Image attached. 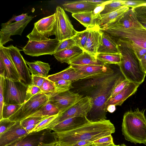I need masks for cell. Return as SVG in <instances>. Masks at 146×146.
Instances as JSON below:
<instances>
[{"mask_svg": "<svg viewBox=\"0 0 146 146\" xmlns=\"http://www.w3.org/2000/svg\"><path fill=\"white\" fill-rule=\"evenodd\" d=\"M115 128L110 120L89 122L74 129L64 132H52L58 146H71L77 142L88 140L93 141L113 133Z\"/></svg>", "mask_w": 146, "mask_h": 146, "instance_id": "obj_1", "label": "cell"}, {"mask_svg": "<svg viewBox=\"0 0 146 146\" xmlns=\"http://www.w3.org/2000/svg\"><path fill=\"white\" fill-rule=\"evenodd\" d=\"M126 79L121 71L106 77L100 82L98 88L92 97V108L86 118L90 122H95L106 119V104L115 86Z\"/></svg>", "mask_w": 146, "mask_h": 146, "instance_id": "obj_2", "label": "cell"}, {"mask_svg": "<svg viewBox=\"0 0 146 146\" xmlns=\"http://www.w3.org/2000/svg\"><path fill=\"white\" fill-rule=\"evenodd\" d=\"M117 43L121 55L120 70L129 82L139 85L144 81L146 74L135 54L129 41L121 38Z\"/></svg>", "mask_w": 146, "mask_h": 146, "instance_id": "obj_3", "label": "cell"}, {"mask_svg": "<svg viewBox=\"0 0 146 146\" xmlns=\"http://www.w3.org/2000/svg\"><path fill=\"white\" fill-rule=\"evenodd\" d=\"M145 110L137 108L124 114L122 123V134L127 141L146 145V118Z\"/></svg>", "mask_w": 146, "mask_h": 146, "instance_id": "obj_4", "label": "cell"}, {"mask_svg": "<svg viewBox=\"0 0 146 146\" xmlns=\"http://www.w3.org/2000/svg\"><path fill=\"white\" fill-rule=\"evenodd\" d=\"M100 30L114 39L126 40L146 48V29L144 27L125 29L115 24Z\"/></svg>", "mask_w": 146, "mask_h": 146, "instance_id": "obj_5", "label": "cell"}, {"mask_svg": "<svg viewBox=\"0 0 146 146\" xmlns=\"http://www.w3.org/2000/svg\"><path fill=\"white\" fill-rule=\"evenodd\" d=\"M92 100L90 96L82 97L79 101L63 112L47 125L44 129H51L56 125L67 119L76 116L87 117L91 110Z\"/></svg>", "mask_w": 146, "mask_h": 146, "instance_id": "obj_6", "label": "cell"}, {"mask_svg": "<svg viewBox=\"0 0 146 146\" xmlns=\"http://www.w3.org/2000/svg\"><path fill=\"white\" fill-rule=\"evenodd\" d=\"M27 86L22 82L5 78L4 104L22 105L25 102Z\"/></svg>", "mask_w": 146, "mask_h": 146, "instance_id": "obj_7", "label": "cell"}, {"mask_svg": "<svg viewBox=\"0 0 146 146\" xmlns=\"http://www.w3.org/2000/svg\"><path fill=\"white\" fill-rule=\"evenodd\" d=\"M48 101V97L47 94H38L23 104L9 119L16 122H20L35 113Z\"/></svg>", "mask_w": 146, "mask_h": 146, "instance_id": "obj_8", "label": "cell"}, {"mask_svg": "<svg viewBox=\"0 0 146 146\" xmlns=\"http://www.w3.org/2000/svg\"><path fill=\"white\" fill-rule=\"evenodd\" d=\"M56 33L55 38L60 41L72 38L77 31L73 26L64 9L58 6L56 8Z\"/></svg>", "mask_w": 146, "mask_h": 146, "instance_id": "obj_9", "label": "cell"}, {"mask_svg": "<svg viewBox=\"0 0 146 146\" xmlns=\"http://www.w3.org/2000/svg\"><path fill=\"white\" fill-rule=\"evenodd\" d=\"M60 42L56 38L39 41H29L22 50L26 54L32 56L52 55L55 53Z\"/></svg>", "mask_w": 146, "mask_h": 146, "instance_id": "obj_10", "label": "cell"}, {"mask_svg": "<svg viewBox=\"0 0 146 146\" xmlns=\"http://www.w3.org/2000/svg\"><path fill=\"white\" fill-rule=\"evenodd\" d=\"M55 141L51 130L46 129L29 133L7 146H38L42 143H49Z\"/></svg>", "mask_w": 146, "mask_h": 146, "instance_id": "obj_11", "label": "cell"}, {"mask_svg": "<svg viewBox=\"0 0 146 146\" xmlns=\"http://www.w3.org/2000/svg\"><path fill=\"white\" fill-rule=\"evenodd\" d=\"M46 94L48 96L49 102L58 109L59 113L68 109L83 97V95L70 90Z\"/></svg>", "mask_w": 146, "mask_h": 146, "instance_id": "obj_12", "label": "cell"}, {"mask_svg": "<svg viewBox=\"0 0 146 146\" xmlns=\"http://www.w3.org/2000/svg\"><path fill=\"white\" fill-rule=\"evenodd\" d=\"M7 52L18 73L21 81L27 86L31 84L30 71L20 53V50L13 45L6 47Z\"/></svg>", "mask_w": 146, "mask_h": 146, "instance_id": "obj_13", "label": "cell"}, {"mask_svg": "<svg viewBox=\"0 0 146 146\" xmlns=\"http://www.w3.org/2000/svg\"><path fill=\"white\" fill-rule=\"evenodd\" d=\"M34 17L29 16L27 18L21 21L2 23L0 31V45H3L9 41H13L10 38L11 35H21L25 27Z\"/></svg>", "mask_w": 146, "mask_h": 146, "instance_id": "obj_14", "label": "cell"}, {"mask_svg": "<svg viewBox=\"0 0 146 146\" xmlns=\"http://www.w3.org/2000/svg\"><path fill=\"white\" fill-rule=\"evenodd\" d=\"M96 78H99L94 76L79 72L70 65L62 71L48 75L46 77L47 79L54 82L61 80H70L74 82L84 79Z\"/></svg>", "mask_w": 146, "mask_h": 146, "instance_id": "obj_15", "label": "cell"}, {"mask_svg": "<svg viewBox=\"0 0 146 146\" xmlns=\"http://www.w3.org/2000/svg\"><path fill=\"white\" fill-rule=\"evenodd\" d=\"M77 71L86 74L94 76L99 78H104L115 72L108 64L104 65H70Z\"/></svg>", "mask_w": 146, "mask_h": 146, "instance_id": "obj_16", "label": "cell"}, {"mask_svg": "<svg viewBox=\"0 0 146 146\" xmlns=\"http://www.w3.org/2000/svg\"><path fill=\"white\" fill-rule=\"evenodd\" d=\"M28 134L21 125L20 122H17L0 135V146H7Z\"/></svg>", "mask_w": 146, "mask_h": 146, "instance_id": "obj_17", "label": "cell"}, {"mask_svg": "<svg viewBox=\"0 0 146 146\" xmlns=\"http://www.w3.org/2000/svg\"><path fill=\"white\" fill-rule=\"evenodd\" d=\"M89 29L88 37L84 51L96 58L98 49L102 44L103 31L97 26Z\"/></svg>", "mask_w": 146, "mask_h": 146, "instance_id": "obj_18", "label": "cell"}, {"mask_svg": "<svg viewBox=\"0 0 146 146\" xmlns=\"http://www.w3.org/2000/svg\"><path fill=\"white\" fill-rule=\"evenodd\" d=\"M129 9V7L124 6L113 12L100 15L95 19L97 26L102 29L115 24Z\"/></svg>", "mask_w": 146, "mask_h": 146, "instance_id": "obj_19", "label": "cell"}, {"mask_svg": "<svg viewBox=\"0 0 146 146\" xmlns=\"http://www.w3.org/2000/svg\"><path fill=\"white\" fill-rule=\"evenodd\" d=\"M34 26L39 32L48 38L56 33V14L43 18L35 23Z\"/></svg>", "mask_w": 146, "mask_h": 146, "instance_id": "obj_20", "label": "cell"}, {"mask_svg": "<svg viewBox=\"0 0 146 146\" xmlns=\"http://www.w3.org/2000/svg\"><path fill=\"white\" fill-rule=\"evenodd\" d=\"M89 122L86 117H74L66 119L57 124L51 130L55 132L69 131L81 126Z\"/></svg>", "mask_w": 146, "mask_h": 146, "instance_id": "obj_21", "label": "cell"}, {"mask_svg": "<svg viewBox=\"0 0 146 146\" xmlns=\"http://www.w3.org/2000/svg\"><path fill=\"white\" fill-rule=\"evenodd\" d=\"M0 58L3 62L6 70L5 78L13 81H21V78L17 69L7 50L6 47L0 45Z\"/></svg>", "mask_w": 146, "mask_h": 146, "instance_id": "obj_22", "label": "cell"}, {"mask_svg": "<svg viewBox=\"0 0 146 146\" xmlns=\"http://www.w3.org/2000/svg\"><path fill=\"white\" fill-rule=\"evenodd\" d=\"M139 85V84L130 82L121 92L114 97L109 99L106 104V108L110 105H113L115 106H121L127 98L136 92Z\"/></svg>", "mask_w": 146, "mask_h": 146, "instance_id": "obj_23", "label": "cell"}, {"mask_svg": "<svg viewBox=\"0 0 146 146\" xmlns=\"http://www.w3.org/2000/svg\"><path fill=\"white\" fill-rule=\"evenodd\" d=\"M98 5L88 2L86 0L65 3L62 5L65 10L72 14L93 11Z\"/></svg>", "mask_w": 146, "mask_h": 146, "instance_id": "obj_24", "label": "cell"}, {"mask_svg": "<svg viewBox=\"0 0 146 146\" xmlns=\"http://www.w3.org/2000/svg\"><path fill=\"white\" fill-rule=\"evenodd\" d=\"M98 53H120L116 40L109 34L103 31L102 44L98 49Z\"/></svg>", "mask_w": 146, "mask_h": 146, "instance_id": "obj_25", "label": "cell"}, {"mask_svg": "<svg viewBox=\"0 0 146 146\" xmlns=\"http://www.w3.org/2000/svg\"><path fill=\"white\" fill-rule=\"evenodd\" d=\"M84 51L77 45L54 53L53 55L56 59L61 63L68 64L73 58L79 55Z\"/></svg>", "mask_w": 146, "mask_h": 146, "instance_id": "obj_26", "label": "cell"}, {"mask_svg": "<svg viewBox=\"0 0 146 146\" xmlns=\"http://www.w3.org/2000/svg\"><path fill=\"white\" fill-rule=\"evenodd\" d=\"M115 24L125 29L144 27L138 21L132 8H129Z\"/></svg>", "mask_w": 146, "mask_h": 146, "instance_id": "obj_27", "label": "cell"}, {"mask_svg": "<svg viewBox=\"0 0 146 146\" xmlns=\"http://www.w3.org/2000/svg\"><path fill=\"white\" fill-rule=\"evenodd\" d=\"M68 64L76 65H105L85 51L71 59Z\"/></svg>", "mask_w": 146, "mask_h": 146, "instance_id": "obj_28", "label": "cell"}, {"mask_svg": "<svg viewBox=\"0 0 146 146\" xmlns=\"http://www.w3.org/2000/svg\"><path fill=\"white\" fill-rule=\"evenodd\" d=\"M26 64L29 66L31 74L38 75L46 78L50 70V65L40 61L29 62L25 60Z\"/></svg>", "mask_w": 146, "mask_h": 146, "instance_id": "obj_29", "label": "cell"}, {"mask_svg": "<svg viewBox=\"0 0 146 146\" xmlns=\"http://www.w3.org/2000/svg\"><path fill=\"white\" fill-rule=\"evenodd\" d=\"M72 15L86 29H92L97 26L93 11L72 14Z\"/></svg>", "mask_w": 146, "mask_h": 146, "instance_id": "obj_30", "label": "cell"}, {"mask_svg": "<svg viewBox=\"0 0 146 146\" xmlns=\"http://www.w3.org/2000/svg\"><path fill=\"white\" fill-rule=\"evenodd\" d=\"M59 113L58 109L48 101L38 111L28 117L50 116L57 115Z\"/></svg>", "mask_w": 146, "mask_h": 146, "instance_id": "obj_31", "label": "cell"}, {"mask_svg": "<svg viewBox=\"0 0 146 146\" xmlns=\"http://www.w3.org/2000/svg\"><path fill=\"white\" fill-rule=\"evenodd\" d=\"M96 58L104 64H114L119 65L121 62V55L120 53H98Z\"/></svg>", "mask_w": 146, "mask_h": 146, "instance_id": "obj_32", "label": "cell"}, {"mask_svg": "<svg viewBox=\"0 0 146 146\" xmlns=\"http://www.w3.org/2000/svg\"><path fill=\"white\" fill-rule=\"evenodd\" d=\"M89 29H86L84 31H77L72 38L77 46L84 51L86 42L88 37Z\"/></svg>", "mask_w": 146, "mask_h": 146, "instance_id": "obj_33", "label": "cell"}, {"mask_svg": "<svg viewBox=\"0 0 146 146\" xmlns=\"http://www.w3.org/2000/svg\"><path fill=\"white\" fill-rule=\"evenodd\" d=\"M133 9L138 21L146 29V5L143 3Z\"/></svg>", "mask_w": 146, "mask_h": 146, "instance_id": "obj_34", "label": "cell"}, {"mask_svg": "<svg viewBox=\"0 0 146 146\" xmlns=\"http://www.w3.org/2000/svg\"><path fill=\"white\" fill-rule=\"evenodd\" d=\"M22 105L4 104L2 113V119L10 118L19 110Z\"/></svg>", "mask_w": 146, "mask_h": 146, "instance_id": "obj_35", "label": "cell"}, {"mask_svg": "<svg viewBox=\"0 0 146 146\" xmlns=\"http://www.w3.org/2000/svg\"><path fill=\"white\" fill-rule=\"evenodd\" d=\"M124 6L123 0H112L106 4L100 15L106 14L114 11Z\"/></svg>", "mask_w": 146, "mask_h": 146, "instance_id": "obj_36", "label": "cell"}, {"mask_svg": "<svg viewBox=\"0 0 146 146\" xmlns=\"http://www.w3.org/2000/svg\"><path fill=\"white\" fill-rule=\"evenodd\" d=\"M73 82L70 80H61L54 82L55 92H61L69 90L73 88L72 84Z\"/></svg>", "mask_w": 146, "mask_h": 146, "instance_id": "obj_37", "label": "cell"}, {"mask_svg": "<svg viewBox=\"0 0 146 146\" xmlns=\"http://www.w3.org/2000/svg\"><path fill=\"white\" fill-rule=\"evenodd\" d=\"M90 146H117L114 144L111 135L96 139L92 142Z\"/></svg>", "mask_w": 146, "mask_h": 146, "instance_id": "obj_38", "label": "cell"}, {"mask_svg": "<svg viewBox=\"0 0 146 146\" xmlns=\"http://www.w3.org/2000/svg\"><path fill=\"white\" fill-rule=\"evenodd\" d=\"M48 117L49 116L28 117L20 121V124L21 126L25 128L29 125H37Z\"/></svg>", "mask_w": 146, "mask_h": 146, "instance_id": "obj_39", "label": "cell"}, {"mask_svg": "<svg viewBox=\"0 0 146 146\" xmlns=\"http://www.w3.org/2000/svg\"><path fill=\"white\" fill-rule=\"evenodd\" d=\"M40 88L42 92L45 94L55 92L54 82L49 80L46 78Z\"/></svg>", "mask_w": 146, "mask_h": 146, "instance_id": "obj_40", "label": "cell"}, {"mask_svg": "<svg viewBox=\"0 0 146 146\" xmlns=\"http://www.w3.org/2000/svg\"><path fill=\"white\" fill-rule=\"evenodd\" d=\"M27 37L29 38V41H44L49 39V38L38 31L35 27L32 32Z\"/></svg>", "mask_w": 146, "mask_h": 146, "instance_id": "obj_41", "label": "cell"}, {"mask_svg": "<svg viewBox=\"0 0 146 146\" xmlns=\"http://www.w3.org/2000/svg\"><path fill=\"white\" fill-rule=\"evenodd\" d=\"M58 114L47 117L37 124L35 128L29 133L44 130V128L47 125L58 117Z\"/></svg>", "mask_w": 146, "mask_h": 146, "instance_id": "obj_42", "label": "cell"}, {"mask_svg": "<svg viewBox=\"0 0 146 146\" xmlns=\"http://www.w3.org/2000/svg\"><path fill=\"white\" fill-rule=\"evenodd\" d=\"M75 45H76L72 38L60 41L55 53L69 48Z\"/></svg>", "mask_w": 146, "mask_h": 146, "instance_id": "obj_43", "label": "cell"}, {"mask_svg": "<svg viewBox=\"0 0 146 146\" xmlns=\"http://www.w3.org/2000/svg\"><path fill=\"white\" fill-rule=\"evenodd\" d=\"M129 41V40H128ZM130 42L132 48L136 57L140 60L146 54V48L131 42Z\"/></svg>", "mask_w": 146, "mask_h": 146, "instance_id": "obj_44", "label": "cell"}, {"mask_svg": "<svg viewBox=\"0 0 146 146\" xmlns=\"http://www.w3.org/2000/svg\"><path fill=\"white\" fill-rule=\"evenodd\" d=\"M16 123L9 118H2L0 120V135L9 129Z\"/></svg>", "mask_w": 146, "mask_h": 146, "instance_id": "obj_45", "label": "cell"}, {"mask_svg": "<svg viewBox=\"0 0 146 146\" xmlns=\"http://www.w3.org/2000/svg\"><path fill=\"white\" fill-rule=\"evenodd\" d=\"M40 93H42L40 87L31 84H29L27 86L25 102L33 96Z\"/></svg>", "mask_w": 146, "mask_h": 146, "instance_id": "obj_46", "label": "cell"}, {"mask_svg": "<svg viewBox=\"0 0 146 146\" xmlns=\"http://www.w3.org/2000/svg\"><path fill=\"white\" fill-rule=\"evenodd\" d=\"M129 82L128 80L125 79L118 83L113 89L110 98L114 97L123 90Z\"/></svg>", "mask_w": 146, "mask_h": 146, "instance_id": "obj_47", "label": "cell"}, {"mask_svg": "<svg viewBox=\"0 0 146 146\" xmlns=\"http://www.w3.org/2000/svg\"><path fill=\"white\" fill-rule=\"evenodd\" d=\"M5 78L0 76V120L2 119V113L4 104V92Z\"/></svg>", "mask_w": 146, "mask_h": 146, "instance_id": "obj_48", "label": "cell"}, {"mask_svg": "<svg viewBox=\"0 0 146 146\" xmlns=\"http://www.w3.org/2000/svg\"><path fill=\"white\" fill-rule=\"evenodd\" d=\"M31 84L40 87L46 78L37 75L31 74Z\"/></svg>", "mask_w": 146, "mask_h": 146, "instance_id": "obj_49", "label": "cell"}, {"mask_svg": "<svg viewBox=\"0 0 146 146\" xmlns=\"http://www.w3.org/2000/svg\"><path fill=\"white\" fill-rule=\"evenodd\" d=\"M146 1L143 0H123L124 6L129 8H135L140 5L145 3Z\"/></svg>", "mask_w": 146, "mask_h": 146, "instance_id": "obj_50", "label": "cell"}, {"mask_svg": "<svg viewBox=\"0 0 146 146\" xmlns=\"http://www.w3.org/2000/svg\"><path fill=\"white\" fill-rule=\"evenodd\" d=\"M112 1H106V2L98 6L94 9L93 11V13L95 19L98 17L100 13L104 9L105 6L107 4L111 2Z\"/></svg>", "mask_w": 146, "mask_h": 146, "instance_id": "obj_51", "label": "cell"}, {"mask_svg": "<svg viewBox=\"0 0 146 146\" xmlns=\"http://www.w3.org/2000/svg\"><path fill=\"white\" fill-rule=\"evenodd\" d=\"M28 16H29L28 15V14L27 13H23L21 15L17 16H13L11 19L6 23L8 24L12 23L14 21L17 22L21 21L26 19Z\"/></svg>", "mask_w": 146, "mask_h": 146, "instance_id": "obj_52", "label": "cell"}, {"mask_svg": "<svg viewBox=\"0 0 146 146\" xmlns=\"http://www.w3.org/2000/svg\"><path fill=\"white\" fill-rule=\"evenodd\" d=\"M92 142L88 140L80 141L75 143L71 146H90L92 143Z\"/></svg>", "mask_w": 146, "mask_h": 146, "instance_id": "obj_53", "label": "cell"}, {"mask_svg": "<svg viewBox=\"0 0 146 146\" xmlns=\"http://www.w3.org/2000/svg\"><path fill=\"white\" fill-rule=\"evenodd\" d=\"M0 76L4 77L5 78L6 76V68L3 62L0 58Z\"/></svg>", "mask_w": 146, "mask_h": 146, "instance_id": "obj_54", "label": "cell"}, {"mask_svg": "<svg viewBox=\"0 0 146 146\" xmlns=\"http://www.w3.org/2000/svg\"><path fill=\"white\" fill-rule=\"evenodd\" d=\"M140 64L146 74V54L139 60Z\"/></svg>", "mask_w": 146, "mask_h": 146, "instance_id": "obj_55", "label": "cell"}, {"mask_svg": "<svg viewBox=\"0 0 146 146\" xmlns=\"http://www.w3.org/2000/svg\"><path fill=\"white\" fill-rule=\"evenodd\" d=\"M106 110L111 113H113L116 110L115 106L113 105H110L108 106Z\"/></svg>", "mask_w": 146, "mask_h": 146, "instance_id": "obj_56", "label": "cell"}, {"mask_svg": "<svg viewBox=\"0 0 146 146\" xmlns=\"http://www.w3.org/2000/svg\"><path fill=\"white\" fill-rule=\"evenodd\" d=\"M86 1L99 5L106 2V1L104 0H86Z\"/></svg>", "mask_w": 146, "mask_h": 146, "instance_id": "obj_57", "label": "cell"}, {"mask_svg": "<svg viewBox=\"0 0 146 146\" xmlns=\"http://www.w3.org/2000/svg\"><path fill=\"white\" fill-rule=\"evenodd\" d=\"M36 125H29L26 127L25 129L27 131L28 134H29L35 128Z\"/></svg>", "mask_w": 146, "mask_h": 146, "instance_id": "obj_58", "label": "cell"}, {"mask_svg": "<svg viewBox=\"0 0 146 146\" xmlns=\"http://www.w3.org/2000/svg\"><path fill=\"white\" fill-rule=\"evenodd\" d=\"M38 146H58L56 143L55 141L49 143H42Z\"/></svg>", "mask_w": 146, "mask_h": 146, "instance_id": "obj_59", "label": "cell"}, {"mask_svg": "<svg viewBox=\"0 0 146 146\" xmlns=\"http://www.w3.org/2000/svg\"><path fill=\"white\" fill-rule=\"evenodd\" d=\"M117 146H127L125 145L124 144H122L121 145H117Z\"/></svg>", "mask_w": 146, "mask_h": 146, "instance_id": "obj_60", "label": "cell"}]
</instances>
